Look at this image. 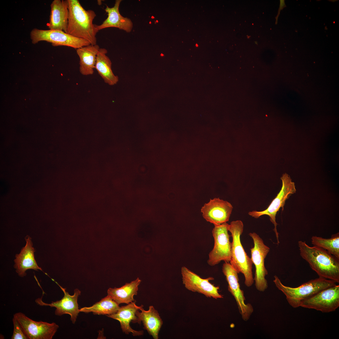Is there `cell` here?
Listing matches in <instances>:
<instances>
[{"instance_id":"6da1fadb","label":"cell","mask_w":339,"mask_h":339,"mask_svg":"<svg viewBox=\"0 0 339 339\" xmlns=\"http://www.w3.org/2000/svg\"><path fill=\"white\" fill-rule=\"evenodd\" d=\"M300 255L319 277L339 282V259L319 247L298 242Z\"/></svg>"},{"instance_id":"7a4b0ae2","label":"cell","mask_w":339,"mask_h":339,"mask_svg":"<svg viewBox=\"0 0 339 339\" xmlns=\"http://www.w3.org/2000/svg\"><path fill=\"white\" fill-rule=\"evenodd\" d=\"M69 17L67 33L85 39L92 45L97 44L96 35L99 31L93 21L96 16L91 10H86L78 0H67Z\"/></svg>"},{"instance_id":"3957f363","label":"cell","mask_w":339,"mask_h":339,"mask_svg":"<svg viewBox=\"0 0 339 339\" xmlns=\"http://www.w3.org/2000/svg\"><path fill=\"white\" fill-rule=\"evenodd\" d=\"M243 229V223L240 220L233 221L229 224L228 230L232 237L229 263L239 273H241L243 274L245 285L250 287L254 282L252 272L253 263L241 242L240 236Z\"/></svg>"},{"instance_id":"277c9868","label":"cell","mask_w":339,"mask_h":339,"mask_svg":"<svg viewBox=\"0 0 339 339\" xmlns=\"http://www.w3.org/2000/svg\"><path fill=\"white\" fill-rule=\"evenodd\" d=\"M273 281L277 288L285 295L289 305L295 308L300 307L304 301L319 291L336 284L333 281L320 277L295 288L284 285L276 275Z\"/></svg>"},{"instance_id":"5b68a950","label":"cell","mask_w":339,"mask_h":339,"mask_svg":"<svg viewBox=\"0 0 339 339\" xmlns=\"http://www.w3.org/2000/svg\"><path fill=\"white\" fill-rule=\"evenodd\" d=\"M281 179L282 181L281 190L268 207L263 211H253L248 213L249 215L256 218H257L263 215H267L269 217L270 221L274 226L273 230L275 234L277 244L280 242L278 238L279 234L277 229V224L276 221V214L281 208L283 209L286 200L296 191L295 183L292 181L288 175L286 173L283 174Z\"/></svg>"},{"instance_id":"8992f818","label":"cell","mask_w":339,"mask_h":339,"mask_svg":"<svg viewBox=\"0 0 339 339\" xmlns=\"http://www.w3.org/2000/svg\"><path fill=\"white\" fill-rule=\"evenodd\" d=\"M249 234L253 239L254 244L250 250V258L256 269L254 278L255 285L258 291L264 292L268 288L267 282L265 278L268 271L265 266V260L270 249L256 233H250Z\"/></svg>"},{"instance_id":"52a82bcc","label":"cell","mask_w":339,"mask_h":339,"mask_svg":"<svg viewBox=\"0 0 339 339\" xmlns=\"http://www.w3.org/2000/svg\"><path fill=\"white\" fill-rule=\"evenodd\" d=\"M30 36L34 44L46 41L51 43L54 46H66L76 49L91 44L85 39L74 37L61 30L34 28L31 31Z\"/></svg>"},{"instance_id":"ba28073f","label":"cell","mask_w":339,"mask_h":339,"mask_svg":"<svg viewBox=\"0 0 339 339\" xmlns=\"http://www.w3.org/2000/svg\"><path fill=\"white\" fill-rule=\"evenodd\" d=\"M229 224L224 223L214 226L212 231L214 243L209 254L207 263L214 266L221 261L229 262L231 259V243L228 233Z\"/></svg>"},{"instance_id":"9c48e42d","label":"cell","mask_w":339,"mask_h":339,"mask_svg":"<svg viewBox=\"0 0 339 339\" xmlns=\"http://www.w3.org/2000/svg\"><path fill=\"white\" fill-rule=\"evenodd\" d=\"M222 272L228 283V290L234 297L242 318L247 321L253 312L250 303L245 304L246 300L243 290L240 288L238 272L229 262H225L222 266Z\"/></svg>"},{"instance_id":"30bf717a","label":"cell","mask_w":339,"mask_h":339,"mask_svg":"<svg viewBox=\"0 0 339 339\" xmlns=\"http://www.w3.org/2000/svg\"><path fill=\"white\" fill-rule=\"evenodd\" d=\"M323 313L335 311L339 307V285L328 287L304 301L300 306Z\"/></svg>"},{"instance_id":"8fae6325","label":"cell","mask_w":339,"mask_h":339,"mask_svg":"<svg viewBox=\"0 0 339 339\" xmlns=\"http://www.w3.org/2000/svg\"><path fill=\"white\" fill-rule=\"evenodd\" d=\"M29 339H52L59 328L55 323L34 321L21 312L13 315Z\"/></svg>"},{"instance_id":"7c38bea8","label":"cell","mask_w":339,"mask_h":339,"mask_svg":"<svg viewBox=\"0 0 339 339\" xmlns=\"http://www.w3.org/2000/svg\"><path fill=\"white\" fill-rule=\"evenodd\" d=\"M183 283L187 290L203 294L207 298L215 299L223 298L218 292L219 287L216 286L209 281L214 280L212 277L202 278L186 267L181 269Z\"/></svg>"},{"instance_id":"4fadbf2b","label":"cell","mask_w":339,"mask_h":339,"mask_svg":"<svg viewBox=\"0 0 339 339\" xmlns=\"http://www.w3.org/2000/svg\"><path fill=\"white\" fill-rule=\"evenodd\" d=\"M54 281V280L52 279ZM55 282L60 287L63 292L64 295L63 297L60 300L52 302L48 304L44 302L42 300V297L37 299L35 302L37 304L40 306H48L51 307L55 308V314L56 315L61 316L64 314H67L70 316V320L72 323L75 324L78 315L80 312L78 303V297L81 293V291L78 288L74 290L73 295H70L66 291V288L59 285L57 282Z\"/></svg>"},{"instance_id":"5bb4252c","label":"cell","mask_w":339,"mask_h":339,"mask_svg":"<svg viewBox=\"0 0 339 339\" xmlns=\"http://www.w3.org/2000/svg\"><path fill=\"white\" fill-rule=\"evenodd\" d=\"M233 208L232 205L228 201L216 198L204 204L201 212L207 221L216 226L229 221Z\"/></svg>"},{"instance_id":"9a60e30c","label":"cell","mask_w":339,"mask_h":339,"mask_svg":"<svg viewBox=\"0 0 339 339\" xmlns=\"http://www.w3.org/2000/svg\"><path fill=\"white\" fill-rule=\"evenodd\" d=\"M142 306V305L140 306L137 305L135 301L127 305L120 307L116 313L106 316L118 321L122 332L126 334L132 333L134 336H141L143 334V331H137L133 329L130 326V323L132 322L140 324L136 313Z\"/></svg>"},{"instance_id":"2e32d148","label":"cell","mask_w":339,"mask_h":339,"mask_svg":"<svg viewBox=\"0 0 339 339\" xmlns=\"http://www.w3.org/2000/svg\"><path fill=\"white\" fill-rule=\"evenodd\" d=\"M26 244L21 249L19 254H16L14 260V267L16 272L20 277H23L28 269H33L37 271H42L41 268L37 265L35 259V249L33 247L31 238L30 236L25 239Z\"/></svg>"},{"instance_id":"e0dca14e","label":"cell","mask_w":339,"mask_h":339,"mask_svg":"<svg viewBox=\"0 0 339 339\" xmlns=\"http://www.w3.org/2000/svg\"><path fill=\"white\" fill-rule=\"evenodd\" d=\"M48 27L50 30L63 31L67 33L69 17L67 0H54L51 4Z\"/></svg>"},{"instance_id":"ac0fdd59","label":"cell","mask_w":339,"mask_h":339,"mask_svg":"<svg viewBox=\"0 0 339 339\" xmlns=\"http://www.w3.org/2000/svg\"><path fill=\"white\" fill-rule=\"evenodd\" d=\"M121 0H116L114 6L109 7L106 6L105 9L107 13V18L100 25H96L98 30L109 27H115L123 30L127 32H130L133 27L131 20L124 17L120 13L119 8Z\"/></svg>"},{"instance_id":"d6986e66","label":"cell","mask_w":339,"mask_h":339,"mask_svg":"<svg viewBox=\"0 0 339 339\" xmlns=\"http://www.w3.org/2000/svg\"><path fill=\"white\" fill-rule=\"evenodd\" d=\"M143 305L139 310L137 311L136 315L138 317L141 324L142 322L143 329L147 331L150 335L154 339L159 338V332L163 322L158 311L152 305L150 306L148 310H145Z\"/></svg>"},{"instance_id":"ffe728a7","label":"cell","mask_w":339,"mask_h":339,"mask_svg":"<svg viewBox=\"0 0 339 339\" xmlns=\"http://www.w3.org/2000/svg\"><path fill=\"white\" fill-rule=\"evenodd\" d=\"M141 282L137 277L121 287L110 288L107 291V295L119 305L122 303L128 304L135 301L133 297L137 294L138 286Z\"/></svg>"},{"instance_id":"44dd1931","label":"cell","mask_w":339,"mask_h":339,"mask_svg":"<svg viewBox=\"0 0 339 339\" xmlns=\"http://www.w3.org/2000/svg\"><path fill=\"white\" fill-rule=\"evenodd\" d=\"M100 46L97 44L83 46L77 49L79 59V71L84 75L93 74Z\"/></svg>"},{"instance_id":"7402d4cb","label":"cell","mask_w":339,"mask_h":339,"mask_svg":"<svg viewBox=\"0 0 339 339\" xmlns=\"http://www.w3.org/2000/svg\"><path fill=\"white\" fill-rule=\"evenodd\" d=\"M107 50L100 48L97 54L95 68L105 82L110 85L116 84L118 81L117 76L115 75L111 69V62L106 55Z\"/></svg>"},{"instance_id":"603a6c76","label":"cell","mask_w":339,"mask_h":339,"mask_svg":"<svg viewBox=\"0 0 339 339\" xmlns=\"http://www.w3.org/2000/svg\"><path fill=\"white\" fill-rule=\"evenodd\" d=\"M120 307L119 304L107 295L91 306L81 308L79 311L85 313L92 312L94 315H106L116 313Z\"/></svg>"},{"instance_id":"cb8c5ba5","label":"cell","mask_w":339,"mask_h":339,"mask_svg":"<svg viewBox=\"0 0 339 339\" xmlns=\"http://www.w3.org/2000/svg\"><path fill=\"white\" fill-rule=\"evenodd\" d=\"M311 243L314 245L322 248L339 259V234H332L331 238H324L313 236Z\"/></svg>"},{"instance_id":"d4e9b609","label":"cell","mask_w":339,"mask_h":339,"mask_svg":"<svg viewBox=\"0 0 339 339\" xmlns=\"http://www.w3.org/2000/svg\"><path fill=\"white\" fill-rule=\"evenodd\" d=\"M13 331L11 339H28L24 332L17 319L13 316Z\"/></svg>"},{"instance_id":"484cf974","label":"cell","mask_w":339,"mask_h":339,"mask_svg":"<svg viewBox=\"0 0 339 339\" xmlns=\"http://www.w3.org/2000/svg\"><path fill=\"white\" fill-rule=\"evenodd\" d=\"M286 7V5L285 3L284 0H280V5L278 11V13L276 17V24H277V19L279 15L280 11L283 8Z\"/></svg>"},{"instance_id":"4316f807","label":"cell","mask_w":339,"mask_h":339,"mask_svg":"<svg viewBox=\"0 0 339 339\" xmlns=\"http://www.w3.org/2000/svg\"><path fill=\"white\" fill-rule=\"evenodd\" d=\"M255 44H256V45H258V42H257V41H255Z\"/></svg>"},{"instance_id":"83f0119b","label":"cell","mask_w":339,"mask_h":339,"mask_svg":"<svg viewBox=\"0 0 339 339\" xmlns=\"http://www.w3.org/2000/svg\"><path fill=\"white\" fill-rule=\"evenodd\" d=\"M196 46L197 47V46H198L197 44H196Z\"/></svg>"}]
</instances>
